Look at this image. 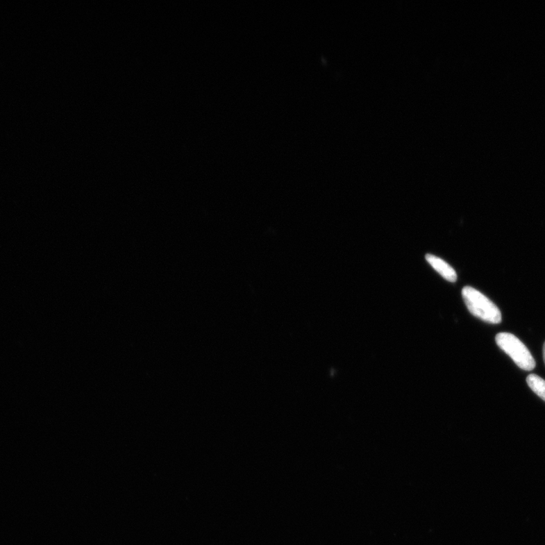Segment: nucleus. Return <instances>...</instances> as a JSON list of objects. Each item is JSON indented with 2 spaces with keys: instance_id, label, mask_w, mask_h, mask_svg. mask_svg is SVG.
Masks as SVG:
<instances>
[{
  "instance_id": "1",
  "label": "nucleus",
  "mask_w": 545,
  "mask_h": 545,
  "mask_svg": "<svg viewBox=\"0 0 545 545\" xmlns=\"http://www.w3.org/2000/svg\"><path fill=\"white\" fill-rule=\"evenodd\" d=\"M462 296L469 312L482 321L492 324L501 322L499 308L483 293L471 287L462 290Z\"/></svg>"
},
{
  "instance_id": "5",
  "label": "nucleus",
  "mask_w": 545,
  "mask_h": 545,
  "mask_svg": "<svg viewBox=\"0 0 545 545\" xmlns=\"http://www.w3.org/2000/svg\"><path fill=\"white\" fill-rule=\"evenodd\" d=\"M543 358H544V362L545 364V342H544V346H543Z\"/></svg>"
},
{
  "instance_id": "2",
  "label": "nucleus",
  "mask_w": 545,
  "mask_h": 545,
  "mask_svg": "<svg viewBox=\"0 0 545 545\" xmlns=\"http://www.w3.org/2000/svg\"><path fill=\"white\" fill-rule=\"evenodd\" d=\"M496 341L498 347L505 351L519 368L530 371L535 367V360L530 351L514 335L500 333L496 335Z\"/></svg>"
},
{
  "instance_id": "4",
  "label": "nucleus",
  "mask_w": 545,
  "mask_h": 545,
  "mask_svg": "<svg viewBox=\"0 0 545 545\" xmlns=\"http://www.w3.org/2000/svg\"><path fill=\"white\" fill-rule=\"evenodd\" d=\"M526 382L536 395L545 401V380L538 375L530 374L527 376Z\"/></svg>"
},
{
  "instance_id": "3",
  "label": "nucleus",
  "mask_w": 545,
  "mask_h": 545,
  "mask_svg": "<svg viewBox=\"0 0 545 545\" xmlns=\"http://www.w3.org/2000/svg\"><path fill=\"white\" fill-rule=\"evenodd\" d=\"M427 262H428L434 269L437 271L444 279L451 282L455 283L457 281L456 271L453 269V267L448 263L443 261L439 257H436L431 254L426 255Z\"/></svg>"
}]
</instances>
